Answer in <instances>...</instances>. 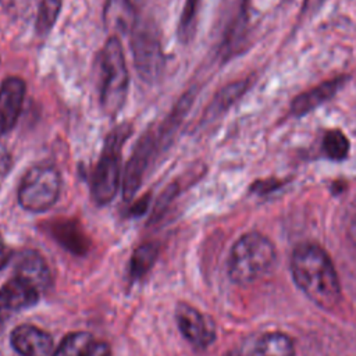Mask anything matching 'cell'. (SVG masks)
Here are the masks:
<instances>
[{"label": "cell", "mask_w": 356, "mask_h": 356, "mask_svg": "<svg viewBox=\"0 0 356 356\" xmlns=\"http://www.w3.org/2000/svg\"><path fill=\"white\" fill-rule=\"evenodd\" d=\"M291 271L303 293L323 309H332L341 299V285L330 256L314 243L299 245L291 257Z\"/></svg>", "instance_id": "cell-1"}, {"label": "cell", "mask_w": 356, "mask_h": 356, "mask_svg": "<svg viewBox=\"0 0 356 356\" xmlns=\"http://www.w3.org/2000/svg\"><path fill=\"white\" fill-rule=\"evenodd\" d=\"M99 64V95L100 106L108 115H115L122 108L127 93L129 75L121 42L111 36L97 56Z\"/></svg>", "instance_id": "cell-2"}, {"label": "cell", "mask_w": 356, "mask_h": 356, "mask_svg": "<svg viewBox=\"0 0 356 356\" xmlns=\"http://www.w3.org/2000/svg\"><path fill=\"white\" fill-rule=\"evenodd\" d=\"M274 260L275 248L271 241L259 232H249L232 246L228 273L236 284H249L264 275Z\"/></svg>", "instance_id": "cell-3"}, {"label": "cell", "mask_w": 356, "mask_h": 356, "mask_svg": "<svg viewBox=\"0 0 356 356\" xmlns=\"http://www.w3.org/2000/svg\"><path fill=\"white\" fill-rule=\"evenodd\" d=\"M131 131L132 128L129 124H121L104 139L103 150L95 167L90 184L92 197L100 206L110 203L118 191L121 149L131 135Z\"/></svg>", "instance_id": "cell-4"}, {"label": "cell", "mask_w": 356, "mask_h": 356, "mask_svg": "<svg viewBox=\"0 0 356 356\" xmlns=\"http://www.w3.org/2000/svg\"><path fill=\"white\" fill-rule=\"evenodd\" d=\"M131 49L138 75L147 83L159 81L165 61L157 28L152 21L136 19L131 29Z\"/></svg>", "instance_id": "cell-5"}, {"label": "cell", "mask_w": 356, "mask_h": 356, "mask_svg": "<svg viewBox=\"0 0 356 356\" xmlns=\"http://www.w3.org/2000/svg\"><path fill=\"white\" fill-rule=\"evenodd\" d=\"M61 178L51 165H35L21 179L18 188L19 204L32 213L49 210L58 199Z\"/></svg>", "instance_id": "cell-6"}, {"label": "cell", "mask_w": 356, "mask_h": 356, "mask_svg": "<svg viewBox=\"0 0 356 356\" xmlns=\"http://www.w3.org/2000/svg\"><path fill=\"white\" fill-rule=\"evenodd\" d=\"M156 142L157 139L153 131L147 129L135 145L122 178V195L125 200H131L139 189L143 175L147 170L149 161L152 159V154L154 153Z\"/></svg>", "instance_id": "cell-7"}, {"label": "cell", "mask_w": 356, "mask_h": 356, "mask_svg": "<svg viewBox=\"0 0 356 356\" xmlns=\"http://www.w3.org/2000/svg\"><path fill=\"white\" fill-rule=\"evenodd\" d=\"M39 296L40 292L28 281L17 275L8 280L0 289V332L15 312L33 306Z\"/></svg>", "instance_id": "cell-8"}, {"label": "cell", "mask_w": 356, "mask_h": 356, "mask_svg": "<svg viewBox=\"0 0 356 356\" xmlns=\"http://www.w3.org/2000/svg\"><path fill=\"white\" fill-rule=\"evenodd\" d=\"M175 318L182 335L195 346L206 348L216 337L213 321L188 303H178Z\"/></svg>", "instance_id": "cell-9"}, {"label": "cell", "mask_w": 356, "mask_h": 356, "mask_svg": "<svg viewBox=\"0 0 356 356\" xmlns=\"http://www.w3.org/2000/svg\"><path fill=\"white\" fill-rule=\"evenodd\" d=\"M26 83L19 76H8L0 86V136L10 132L21 114Z\"/></svg>", "instance_id": "cell-10"}, {"label": "cell", "mask_w": 356, "mask_h": 356, "mask_svg": "<svg viewBox=\"0 0 356 356\" xmlns=\"http://www.w3.org/2000/svg\"><path fill=\"white\" fill-rule=\"evenodd\" d=\"M10 341L21 356H49L53 348L50 334L31 324H21L14 328Z\"/></svg>", "instance_id": "cell-11"}, {"label": "cell", "mask_w": 356, "mask_h": 356, "mask_svg": "<svg viewBox=\"0 0 356 356\" xmlns=\"http://www.w3.org/2000/svg\"><path fill=\"white\" fill-rule=\"evenodd\" d=\"M346 76H338L298 95L291 103V113L296 117H302L310 113L312 110L320 107L321 104L332 99L346 83Z\"/></svg>", "instance_id": "cell-12"}, {"label": "cell", "mask_w": 356, "mask_h": 356, "mask_svg": "<svg viewBox=\"0 0 356 356\" xmlns=\"http://www.w3.org/2000/svg\"><path fill=\"white\" fill-rule=\"evenodd\" d=\"M15 275L28 281L40 293L50 285V270L40 253L36 250H24L17 256Z\"/></svg>", "instance_id": "cell-13"}, {"label": "cell", "mask_w": 356, "mask_h": 356, "mask_svg": "<svg viewBox=\"0 0 356 356\" xmlns=\"http://www.w3.org/2000/svg\"><path fill=\"white\" fill-rule=\"evenodd\" d=\"M49 231L51 236L67 250L75 254L86 253L89 248V239L76 220L57 218L49 222Z\"/></svg>", "instance_id": "cell-14"}, {"label": "cell", "mask_w": 356, "mask_h": 356, "mask_svg": "<svg viewBox=\"0 0 356 356\" xmlns=\"http://www.w3.org/2000/svg\"><path fill=\"white\" fill-rule=\"evenodd\" d=\"M253 356H295V345L285 334H266L257 341Z\"/></svg>", "instance_id": "cell-15"}, {"label": "cell", "mask_w": 356, "mask_h": 356, "mask_svg": "<svg viewBox=\"0 0 356 356\" xmlns=\"http://www.w3.org/2000/svg\"><path fill=\"white\" fill-rule=\"evenodd\" d=\"M106 18L108 24H114L122 32L131 31L138 19L129 0H108Z\"/></svg>", "instance_id": "cell-16"}, {"label": "cell", "mask_w": 356, "mask_h": 356, "mask_svg": "<svg viewBox=\"0 0 356 356\" xmlns=\"http://www.w3.org/2000/svg\"><path fill=\"white\" fill-rule=\"evenodd\" d=\"M159 246L156 243H143L138 246L131 257L129 275L132 280L142 278L157 259Z\"/></svg>", "instance_id": "cell-17"}, {"label": "cell", "mask_w": 356, "mask_h": 356, "mask_svg": "<svg viewBox=\"0 0 356 356\" xmlns=\"http://www.w3.org/2000/svg\"><path fill=\"white\" fill-rule=\"evenodd\" d=\"M93 341V337L88 332L68 334L58 345L53 356H85Z\"/></svg>", "instance_id": "cell-18"}, {"label": "cell", "mask_w": 356, "mask_h": 356, "mask_svg": "<svg viewBox=\"0 0 356 356\" xmlns=\"http://www.w3.org/2000/svg\"><path fill=\"white\" fill-rule=\"evenodd\" d=\"M61 3L63 0H40L39 8L36 13V32L39 35L44 36L51 31L58 17Z\"/></svg>", "instance_id": "cell-19"}, {"label": "cell", "mask_w": 356, "mask_h": 356, "mask_svg": "<svg viewBox=\"0 0 356 356\" xmlns=\"http://www.w3.org/2000/svg\"><path fill=\"white\" fill-rule=\"evenodd\" d=\"M349 140L348 138L338 129L328 131L323 140L324 153L331 159L341 161L348 157L349 154Z\"/></svg>", "instance_id": "cell-20"}, {"label": "cell", "mask_w": 356, "mask_h": 356, "mask_svg": "<svg viewBox=\"0 0 356 356\" xmlns=\"http://www.w3.org/2000/svg\"><path fill=\"white\" fill-rule=\"evenodd\" d=\"M248 85H249V82L246 79H243V81L234 82V83L222 88L217 93L213 103L210 104V110L213 113H220V111L225 110L227 107H229L232 103H235L245 93V90L248 89Z\"/></svg>", "instance_id": "cell-21"}, {"label": "cell", "mask_w": 356, "mask_h": 356, "mask_svg": "<svg viewBox=\"0 0 356 356\" xmlns=\"http://www.w3.org/2000/svg\"><path fill=\"white\" fill-rule=\"evenodd\" d=\"M200 0H186L184 10L181 13L179 18V25H178V35L182 42L191 40L195 32V21H196V14L199 8Z\"/></svg>", "instance_id": "cell-22"}, {"label": "cell", "mask_w": 356, "mask_h": 356, "mask_svg": "<svg viewBox=\"0 0 356 356\" xmlns=\"http://www.w3.org/2000/svg\"><path fill=\"white\" fill-rule=\"evenodd\" d=\"M4 10H7L10 14L21 17V15H29L32 10V0H1Z\"/></svg>", "instance_id": "cell-23"}, {"label": "cell", "mask_w": 356, "mask_h": 356, "mask_svg": "<svg viewBox=\"0 0 356 356\" xmlns=\"http://www.w3.org/2000/svg\"><path fill=\"white\" fill-rule=\"evenodd\" d=\"M13 165V159L10 152L7 150V147L0 142V178L4 177Z\"/></svg>", "instance_id": "cell-24"}, {"label": "cell", "mask_w": 356, "mask_h": 356, "mask_svg": "<svg viewBox=\"0 0 356 356\" xmlns=\"http://www.w3.org/2000/svg\"><path fill=\"white\" fill-rule=\"evenodd\" d=\"M85 356H110V348L103 341H93Z\"/></svg>", "instance_id": "cell-25"}, {"label": "cell", "mask_w": 356, "mask_h": 356, "mask_svg": "<svg viewBox=\"0 0 356 356\" xmlns=\"http://www.w3.org/2000/svg\"><path fill=\"white\" fill-rule=\"evenodd\" d=\"M327 0H305L303 1V8L302 13L303 14H313L316 13Z\"/></svg>", "instance_id": "cell-26"}, {"label": "cell", "mask_w": 356, "mask_h": 356, "mask_svg": "<svg viewBox=\"0 0 356 356\" xmlns=\"http://www.w3.org/2000/svg\"><path fill=\"white\" fill-rule=\"evenodd\" d=\"M149 193H146L139 202H136L134 206H132V209H131V214H134V216H139V214H143L145 211H146V209H147V203H149Z\"/></svg>", "instance_id": "cell-27"}, {"label": "cell", "mask_w": 356, "mask_h": 356, "mask_svg": "<svg viewBox=\"0 0 356 356\" xmlns=\"http://www.w3.org/2000/svg\"><path fill=\"white\" fill-rule=\"evenodd\" d=\"M8 259H10V253H8V250H7V248H6L4 242H3V239H1V236H0V270L7 264Z\"/></svg>", "instance_id": "cell-28"}, {"label": "cell", "mask_w": 356, "mask_h": 356, "mask_svg": "<svg viewBox=\"0 0 356 356\" xmlns=\"http://www.w3.org/2000/svg\"><path fill=\"white\" fill-rule=\"evenodd\" d=\"M348 234H349V238H350L352 243L356 246V216L353 217V220H352V222H350V225H349Z\"/></svg>", "instance_id": "cell-29"}, {"label": "cell", "mask_w": 356, "mask_h": 356, "mask_svg": "<svg viewBox=\"0 0 356 356\" xmlns=\"http://www.w3.org/2000/svg\"><path fill=\"white\" fill-rule=\"evenodd\" d=\"M225 356H238V355H234V353H229V355H225Z\"/></svg>", "instance_id": "cell-30"}]
</instances>
